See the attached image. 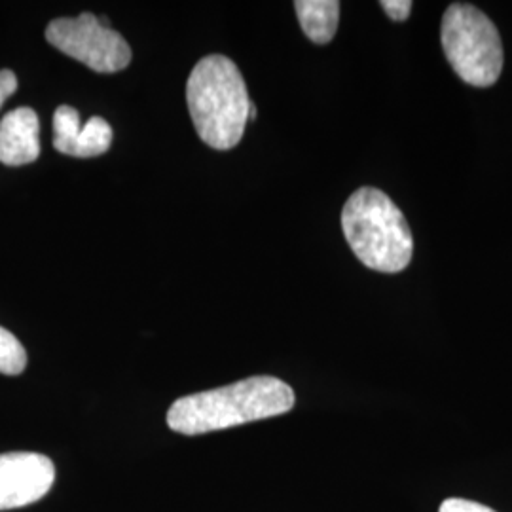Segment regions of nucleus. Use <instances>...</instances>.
Instances as JSON below:
<instances>
[{
	"mask_svg": "<svg viewBox=\"0 0 512 512\" xmlns=\"http://www.w3.org/2000/svg\"><path fill=\"white\" fill-rule=\"evenodd\" d=\"M293 406L291 385L274 376H253L175 401L167 412V425L175 433L194 437L281 416Z\"/></svg>",
	"mask_w": 512,
	"mask_h": 512,
	"instance_id": "nucleus-1",
	"label": "nucleus"
},
{
	"mask_svg": "<svg viewBox=\"0 0 512 512\" xmlns=\"http://www.w3.org/2000/svg\"><path fill=\"white\" fill-rule=\"evenodd\" d=\"M186 103L205 145L217 150L238 147L253 103L232 59L203 57L186 82Z\"/></svg>",
	"mask_w": 512,
	"mask_h": 512,
	"instance_id": "nucleus-2",
	"label": "nucleus"
},
{
	"mask_svg": "<svg viewBox=\"0 0 512 512\" xmlns=\"http://www.w3.org/2000/svg\"><path fill=\"white\" fill-rule=\"evenodd\" d=\"M342 230L366 268L397 274L412 260L414 239L403 211L378 188H359L342 211Z\"/></svg>",
	"mask_w": 512,
	"mask_h": 512,
	"instance_id": "nucleus-3",
	"label": "nucleus"
},
{
	"mask_svg": "<svg viewBox=\"0 0 512 512\" xmlns=\"http://www.w3.org/2000/svg\"><path fill=\"white\" fill-rule=\"evenodd\" d=\"M448 63L465 84L488 88L503 71V46L494 21L473 4L448 6L440 27Z\"/></svg>",
	"mask_w": 512,
	"mask_h": 512,
	"instance_id": "nucleus-4",
	"label": "nucleus"
},
{
	"mask_svg": "<svg viewBox=\"0 0 512 512\" xmlns=\"http://www.w3.org/2000/svg\"><path fill=\"white\" fill-rule=\"evenodd\" d=\"M46 40L95 73H118L131 63L126 38L88 12L78 18L54 19L46 29Z\"/></svg>",
	"mask_w": 512,
	"mask_h": 512,
	"instance_id": "nucleus-5",
	"label": "nucleus"
},
{
	"mask_svg": "<svg viewBox=\"0 0 512 512\" xmlns=\"http://www.w3.org/2000/svg\"><path fill=\"white\" fill-rule=\"evenodd\" d=\"M52 459L35 452H10L0 456V511L27 507L52 490Z\"/></svg>",
	"mask_w": 512,
	"mask_h": 512,
	"instance_id": "nucleus-6",
	"label": "nucleus"
},
{
	"mask_svg": "<svg viewBox=\"0 0 512 512\" xmlns=\"http://www.w3.org/2000/svg\"><path fill=\"white\" fill-rule=\"evenodd\" d=\"M40 156V122L29 107L10 110L0 120V164L19 167Z\"/></svg>",
	"mask_w": 512,
	"mask_h": 512,
	"instance_id": "nucleus-7",
	"label": "nucleus"
},
{
	"mask_svg": "<svg viewBox=\"0 0 512 512\" xmlns=\"http://www.w3.org/2000/svg\"><path fill=\"white\" fill-rule=\"evenodd\" d=\"M302 31L315 44H329L340 21L338 0H298L294 2Z\"/></svg>",
	"mask_w": 512,
	"mask_h": 512,
	"instance_id": "nucleus-8",
	"label": "nucleus"
},
{
	"mask_svg": "<svg viewBox=\"0 0 512 512\" xmlns=\"http://www.w3.org/2000/svg\"><path fill=\"white\" fill-rule=\"evenodd\" d=\"M112 145V128L101 116H92L84 128L80 129L74 158H93L101 156Z\"/></svg>",
	"mask_w": 512,
	"mask_h": 512,
	"instance_id": "nucleus-9",
	"label": "nucleus"
},
{
	"mask_svg": "<svg viewBox=\"0 0 512 512\" xmlns=\"http://www.w3.org/2000/svg\"><path fill=\"white\" fill-rule=\"evenodd\" d=\"M80 114L78 110L61 105L54 114V147L57 152L74 156L78 135H80Z\"/></svg>",
	"mask_w": 512,
	"mask_h": 512,
	"instance_id": "nucleus-10",
	"label": "nucleus"
},
{
	"mask_svg": "<svg viewBox=\"0 0 512 512\" xmlns=\"http://www.w3.org/2000/svg\"><path fill=\"white\" fill-rule=\"evenodd\" d=\"M27 366V351L10 330L0 327V374L18 376Z\"/></svg>",
	"mask_w": 512,
	"mask_h": 512,
	"instance_id": "nucleus-11",
	"label": "nucleus"
},
{
	"mask_svg": "<svg viewBox=\"0 0 512 512\" xmlns=\"http://www.w3.org/2000/svg\"><path fill=\"white\" fill-rule=\"evenodd\" d=\"M439 512H495L482 505V503H475V501H469V499H459V497H452V499H446L442 505H440Z\"/></svg>",
	"mask_w": 512,
	"mask_h": 512,
	"instance_id": "nucleus-12",
	"label": "nucleus"
},
{
	"mask_svg": "<svg viewBox=\"0 0 512 512\" xmlns=\"http://www.w3.org/2000/svg\"><path fill=\"white\" fill-rule=\"evenodd\" d=\"M380 6L384 8L385 14L393 21H406L412 12L410 0H382Z\"/></svg>",
	"mask_w": 512,
	"mask_h": 512,
	"instance_id": "nucleus-13",
	"label": "nucleus"
},
{
	"mask_svg": "<svg viewBox=\"0 0 512 512\" xmlns=\"http://www.w3.org/2000/svg\"><path fill=\"white\" fill-rule=\"evenodd\" d=\"M16 90H18V76L8 69L0 71V109L8 101V97L16 93Z\"/></svg>",
	"mask_w": 512,
	"mask_h": 512,
	"instance_id": "nucleus-14",
	"label": "nucleus"
}]
</instances>
